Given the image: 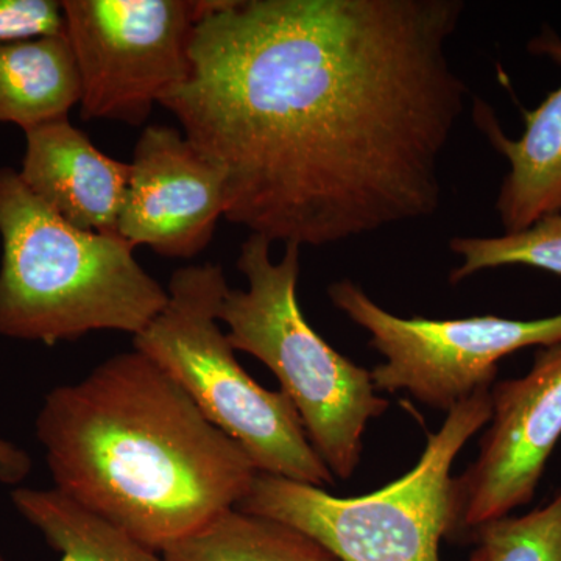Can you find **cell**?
Listing matches in <instances>:
<instances>
[{"mask_svg":"<svg viewBox=\"0 0 561 561\" xmlns=\"http://www.w3.org/2000/svg\"><path fill=\"white\" fill-rule=\"evenodd\" d=\"M84 121L138 127L190 77L202 0H61Z\"/></svg>","mask_w":561,"mask_h":561,"instance_id":"8","label":"cell"},{"mask_svg":"<svg viewBox=\"0 0 561 561\" xmlns=\"http://www.w3.org/2000/svg\"><path fill=\"white\" fill-rule=\"evenodd\" d=\"M529 50L561 65V38L551 28L531 39ZM474 121L508 162L496 201L505 232L523 231L561 214V87L549 92L538 108L524 113L526 128L519 139L501 130L486 103H476Z\"/></svg>","mask_w":561,"mask_h":561,"instance_id":"12","label":"cell"},{"mask_svg":"<svg viewBox=\"0 0 561 561\" xmlns=\"http://www.w3.org/2000/svg\"><path fill=\"white\" fill-rule=\"evenodd\" d=\"M491 405L478 459L453 481L456 534L534 500L561 437V342L538 351L523 378L494 382Z\"/></svg>","mask_w":561,"mask_h":561,"instance_id":"9","label":"cell"},{"mask_svg":"<svg viewBox=\"0 0 561 561\" xmlns=\"http://www.w3.org/2000/svg\"><path fill=\"white\" fill-rule=\"evenodd\" d=\"M449 249L461 260L449 275L451 284L507 265H526L561 275V214L497 238H454Z\"/></svg>","mask_w":561,"mask_h":561,"instance_id":"16","label":"cell"},{"mask_svg":"<svg viewBox=\"0 0 561 561\" xmlns=\"http://www.w3.org/2000/svg\"><path fill=\"white\" fill-rule=\"evenodd\" d=\"M0 335L77 341L95 331L140 334L168 289L117 232L79 230L47 208L18 171L0 168Z\"/></svg>","mask_w":561,"mask_h":561,"instance_id":"3","label":"cell"},{"mask_svg":"<svg viewBox=\"0 0 561 561\" xmlns=\"http://www.w3.org/2000/svg\"><path fill=\"white\" fill-rule=\"evenodd\" d=\"M228 290L220 265L180 268L169 280L165 308L133 337L135 350L160 365L262 474L331 485L334 474L312 448L289 398L254 381L220 330L219 308Z\"/></svg>","mask_w":561,"mask_h":561,"instance_id":"5","label":"cell"},{"mask_svg":"<svg viewBox=\"0 0 561 561\" xmlns=\"http://www.w3.org/2000/svg\"><path fill=\"white\" fill-rule=\"evenodd\" d=\"M80 98L79 70L66 35L0 46V124L25 131L69 117Z\"/></svg>","mask_w":561,"mask_h":561,"instance_id":"13","label":"cell"},{"mask_svg":"<svg viewBox=\"0 0 561 561\" xmlns=\"http://www.w3.org/2000/svg\"><path fill=\"white\" fill-rule=\"evenodd\" d=\"M16 511L41 531L61 561H165L130 531L70 500L57 489H18Z\"/></svg>","mask_w":561,"mask_h":561,"instance_id":"14","label":"cell"},{"mask_svg":"<svg viewBox=\"0 0 561 561\" xmlns=\"http://www.w3.org/2000/svg\"><path fill=\"white\" fill-rule=\"evenodd\" d=\"M328 295L339 311L370 334L368 345L386 357L370 371L375 389L408 391L438 411L449 412L476 391L491 389L497 364L515 351L561 342V313L537 320L404 319L386 311L351 279L335 280Z\"/></svg>","mask_w":561,"mask_h":561,"instance_id":"7","label":"cell"},{"mask_svg":"<svg viewBox=\"0 0 561 561\" xmlns=\"http://www.w3.org/2000/svg\"><path fill=\"white\" fill-rule=\"evenodd\" d=\"M161 553L165 561H341L302 531L239 508Z\"/></svg>","mask_w":561,"mask_h":561,"instance_id":"15","label":"cell"},{"mask_svg":"<svg viewBox=\"0 0 561 561\" xmlns=\"http://www.w3.org/2000/svg\"><path fill=\"white\" fill-rule=\"evenodd\" d=\"M486 561H561V491L523 516H504L472 530Z\"/></svg>","mask_w":561,"mask_h":561,"instance_id":"17","label":"cell"},{"mask_svg":"<svg viewBox=\"0 0 561 561\" xmlns=\"http://www.w3.org/2000/svg\"><path fill=\"white\" fill-rule=\"evenodd\" d=\"M65 35L60 0H0V46Z\"/></svg>","mask_w":561,"mask_h":561,"instance_id":"18","label":"cell"},{"mask_svg":"<svg viewBox=\"0 0 561 561\" xmlns=\"http://www.w3.org/2000/svg\"><path fill=\"white\" fill-rule=\"evenodd\" d=\"M36 437L54 489L158 552L238 508L260 474L138 350L49 391Z\"/></svg>","mask_w":561,"mask_h":561,"instance_id":"2","label":"cell"},{"mask_svg":"<svg viewBox=\"0 0 561 561\" xmlns=\"http://www.w3.org/2000/svg\"><path fill=\"white\" fill-rule=\"evenodd\" d=\"M461 0H221L160 102L225 176V219L323 247L426 219L467 102Z\"/></svg>","mask_w":561,"mask_h":561,"instance_id":"1","label":"cell"},{"mask_svg":"<svg viewBox=\"0 0 561 561\" xmlns=\"http://www.w3.org/2000/svg\"><path fill=\"white\" fill-rule=\"evenodd\" d=\"M272 242L250 234L238 268L247 289L227 291L219 321L232 348L261 360L300 415L312 448L332 474L350 479L359 467L368 423L389 411L371 373L323 341L302 316L297 287L300 250L287 243L273 262Z\"/></svg>","mask_w":561,"mask_h":561,"instance_id":"4","label":"cell"},{"mask_svg":"<svg viewBox=\"0 0 561 561\" xmlns=\"http://www.w3.org/2000/svg\"><path fill=\"white\" fill-rule=\"evenodd\" d=\"M0 561H9V560L5 559V556H3L2 552H0Z\"/></svg>","mask_w":561,"mask_h":561,"instance_id":"19","label":"cell"},{"mask_svg":"<svg viewBox=\"0 0 561 561\" xmlns=\"http://www.w3.org/2000/svg\"><path fill=\"white\" fill-rule=\"evenodd\" d=\"M18 175L41 203L72 227L117 232L130 183V162L114 160L61 117L24 131Z\"/></svg>","mask_w":561,"mask_h":561,"instance_id":"11","label":"cell"},{"mask_svg":"<svg viewBox=\"0 0 561 561\" xmlns=\"http://www.w3.org/2000/svg\"><path fill=\"white\" fill-rule=\"evenodd\" d=\"M491 413V389L454 405L416 467L375 493L339 497L260 472L238 508L302 531L341 561H442L440 541L456 534L453 465ZM468 561L485 553L478 548Z\"/></svg>","mask_w":561,"mask_h":561,"instance_id":"6","label":"cell"},{"mask_svg":"<svg viewBox=\"0 0 561 561\" xmlns=\"http://www.w3.org/2000/svg\"><path fill=\"white\" fill-rule=\"evenodd\" d=\"M117 234L169 260H191L227 210L225 176L179 128L149 125L133 150Z\"/></svg>","mask_w":561,"mask_h":561,"instance_id":"10","label":"cell"}]
</instances>
